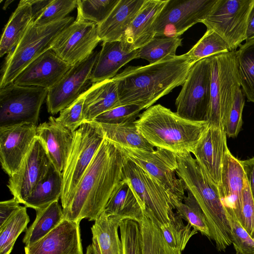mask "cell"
<instances>
[{"instance_id":"obj_1","label":"cell","mask_w":254,"mask_h":254,"mask_svg":"<svg viewBox=\"0 0 254 254\" xmlns=\"http://www.w3.org/2000/svg\"><path fill=\"white\" fill-rule=\"evenodd\" d=\"M128 160L117 144L104 138L63 209L64 218L78 222L83 219L95 221L122 180L123 168Z\"/></svg>"},{"instance_id":"obj_2","label":"cell","mask_w":254,"mask_h":254,"mask_svg":"<svg viewBox=\"0 0 254 254\" xmlns=\"http://www.w3.org/2000/svg\"><path fill=\"white\" fill-rule=\"evenodd\" d=\"M194 63L186 54L168 57L145 66H129L112 79L121 105L134 104L142 109L182 85Z\"/></svg>"},{"instance_id":"obj_3","label":"cell","mask_w":254,"mask_h":254,"mask_svg":"<svg viewBox=\"0 0 254 254\" xmlns=\"http://www.w3.org/2000/svg\"><path fill=\"white\" fill-rule=\"evenodd\" d=\"M138 131L154 147L176 154L192 153L209 123L189 120L160 104L147 108L134 122Z\"/></svg>"},{"instance_id":"obj_4","label":"cell","mask_w":254,"mask_h":254,"mask_svg":"<svg viewBox=\"0 0 254 254\" xmlns=\"http://www.w3.org/2000/svg\"><path fill=\"white\" fill-rule=\"evenodd\" d=\"M176 155L178 177L183 182L185 190L192 193L202 209L209 229L210 239L214 241L218 251L225 252L232 243L230 226L218 185L191 153Z\"/></svg>"},{"instance_id":"obj_5","label":"cell","mask_w":254,"mask_h":254,"mask_svg":"<svg viewBox=\"0 0 254 254\" xmlns=\"http://www.w3.org/2000/svg\"><path fill=\"white\" fill-rule=\"evenodd\" d=\"M73 17L38 26L33 22L15 48L7 55L1 69L0 89L13 82L32 62L51 50L59 34L73 22Z\"/></svg>"},{"instance_id":"obj_6","label":"cell","mask_w":254,"mask_h":254,"mask_svg":"<svg viewBox=\"0 0 254 254\" xmlns=\"http://www.w3.org/2000/svg\"><path fill=\"white\" fill-rule=\"evenodd\" d=\"M209 59L210 100L207 122L210 125L224 127L236 93L241 88L236 51L216 54Z\"/></svg>"},{"instance_id":"obj_7","label":"cell","mask_w":254,"mask_h":254,"mask_svg":"<svg viewBox=\"0 0 254 254\" xmlns=\"http://www.w3.org/2000/svg\"><path fill=\"white\" fill-rule=\"evenodd\" d=\"M104 139L98 124L93 121H84L74 132L73 143L62 173L60 199L63 209L67 205Z\"/></svg>"},{"instance_id":"obj_8","label":"cell","mask_w":254,"mask_h":254,"mask_svg":"<svg viewBox=\"0 0 254 254\" xmlns=\"http://www.w3.org/2000/svg\"><path fill=\"white\" fill-rule=\"evenodd\" d=\"M123 179L130 184L144 213L159 228L170 222L174 209L169 194L159 184L129 159L123 168Z\"/></svg>"},{"instance_id":"obj_9","label":"cell","mask_w":254,"mask_h":254,"mask_svg":"<svg viewBox=\"0 0 254 254\" xmlns=\"http://www.w3.org/2000/svg\"><path fill=\"white\" fill-rule=\"evenodd\" d=\"M117 145L129 160L148 174L165 190L173 206L174 204L183 201L185 190L183 182L176 174L178 166L176 154L160 148L147 151Z\"/></svg>"},{"instance_id":"obj_10","label":"cell","mask_w":254,"mask_h":254,"mask_svg":"<svg viewBox=\"0 0 254 254\" xmlns=\"http://www.w3.org/2000/svg\"><path fill=\"white\" fill-rule=\"evenodd\" d=\"M209 57L195 62L176 100V113L186 119L207 122L210 100Z\"/></svg>"},{"instance_id":"obj_11","label":"cell","mask_w":254,"mask_h":254,"mask_svg":"<svg viewBox=\"0 0 254 254\" xmlns=\"http://www.w3.org/2000/svg\"><path fill=\"white\" fill-rule=\"evenodd\" d=\"M48 90L12 83L0 89V127L30 124L37 126Z\"/></svg>"},{"instance_id":"obj_12","label":"cell","mask_w":254,"mask_h":254,"mask_svg":"<svg viewBox=\"0 0 254 254\" xmlns=\"http://www.w3.org/2000/svg\"><path fill=\"white\" fill-rule=\"evenodd\" d=\"M254 0H217L202 21L207 29L217 33L235 51L246 40L249 16Z\"/></svg>"},{"instance_id":"obj_13","label":"cell","mask_w":254,"mask_h":254,"mask_svg":"<svg viewBox=\"0 0 254 254\" xmlns=\"http://www.w3.org/2000/svg\"><path fill=\"white\" fill-rule=\"evenodd\" d=\"M217 0H168L155 24V37H178L202 22Z\"/></svg>"},{"instance_id":"obj_14","label":"cell","mask_w":254,"mask_h":254,"mask_svg":"<svg viewBox=\"0 0 254 254\" xmlns=\"http://www.w3.org/2000/svg\"><path fill=\"white\" fill-rule=\"evenodd\" d=\"M101 41L95 23L76 19L59 34L51 50L72 66L89 57Z\"/></svg>"},{"instance_id":"obj_15","label":"cell","mask_w":254,"mask_h":254,"mask_svg":"<svg viewBox=\"0 0 254 254\" xmlns=\"http://www.w3.org/2000/svg\"><path fill=\"white\" fill-rule=\"evenodd\" d=\"M99 53L93 52L87 59L72 65L62 79L48 90L46 104L49 113L57 114L85 91Z\"/></svg>"},{"instance_id":"obj_16","label":"cell","mask_w":254,"mask_h":254,"mask_svg":"<svg viewBox=\"0 0 254 254\" xmlns=\"http://www.w3.org/2000/svg\"><path fill=\"white\" fill-rule=\"evenodd\" d=\"M51 164L45 146L36 136L18 170L9 178L7 187L13 197L23 204L45 176Z\"/></svg>"},{"instance_id":"obj_17","label":"cell","mask_w":254,"mask_h":254,"mask_svg":"<svg viewBox=\"0 0 254 254\" xmlns=\"http://www.w3.org/2000/svg\"><path fill=\"white\" fill-rule=\"evenodd\" d=\"M37 126L24 124L0 127V161L9 177L16 172L32 146Z\"/></svg>"},{"instance_id":"obj_18","label":"cell","mask_w":254,"mask_h":254,"mask_svg":"<svg viewBox=\"0 0 254 254\" xmlns=\"http://www.w3.org/2000/svg\"><path fill=\"white\" fill-rule=\"evenodd\" d=\"M25 254H83L80 222L64 219L47 235L25 246Z\"/></svg>"},{"instance_id":"obj_19","label":"cell","mask_w":254,"mask_h":254,"mask_svg":"<svg viewBox=\"0 0 254 254\" xmlns=\"http://www.w3.org/2000/svg\"><path fill=\"white\" fill-rule=\"evenodd\" d=\"M226 136L223 126L209 124L192 153L209 177L217 185L220 183L224 154L228 149Z\"/></svg>"},{"instance_id":"obj_20","label":"cell","mask_w":254,"mask_h":254,"mask_svg":"<svg viewBox=\"0 0 254 254\" xmlns=\"http://www.w3.org/2000/svg\"><path fill=\"white\" fill-rule=\"evenodd\" d=\"M72 66L61 60L51 49L29 64L15 78L20 86L53 87Z\"/></svg>"},{"instance_id":"obj_21","label":"cell","mask_w":254,"mask_h":254,"mask_svg":"<svg viewBox=\"0 0 254 254\" xmlns=\"http://www.w3.org/2000/svg\"><path fill=\"white\" fill-rule=\"evenodd\" d=\"M245 176L240 160L233 155L227 149L224 154L221 181L218 187L220 198L226 212H233L240 223Z\"/></svg>"},{"instance_id":"obj_22","label":"cell","mask_w":254,"mask_h":254,"mask_svg":"<svg viewBox=\"0 0 254 254\" xmlns=\"http://www.w3.org/2000/svg\"><path fill=\"white\" fill-rule=\"evenodd\" d=\"M36 133L52 164L62 174L73 143L74 132L60 124L56 118L51 116L48 121L37 126Z\"/></svg>"},{"instance_id":"obj_23","label":"cell","mask_w":254,"mask_h":254,"mask_svg":"<svg viewBox=\"0 0 254 254\" xmlns=\"http://www.w3.org/2000/svg\"><path fill=\"white\" fill-rule=\"evenodd\" d=\"M167 1L145 0L121 41L126 49H139L155 37L156 20Z\"/></svg>"},{"instance_id":"obj_24","label":"cell","mask_w":254,"mask_h":254,"mask_svg":"<svg viewBox=\"0 0 254 254\" xmlns=\"http://www.w3.org/2000/svg\"><path fill=\"white\" fill-rule=\"evenodd\" d=\"M137 51L127 50L121 41L103 42L91 72L90 82L94 84L113 78L122 66L137 59Z\"/></svg>"},{"instance_id":"obj_25","label":"cell","mask_w":254,"mask_h":254,"mask_svg":"<svg viewBox=\"0 0 254 254\" xmlns=\"http://www.w3.org/2000/svg\"><path fill=\"white\" fill-rule=\"evenodd\" d=\"M145 0H120L107 19L97 25L103 42L121 41Z\"/></svg>"},{"instance_id":"obj_26","label":"cell","mask_w":254,"mask_h":254,"mask_svg":"<svg viewBox=\"0 0 254 254\" xmlns=\"http://www.w3.org/2000/svg\"><path fill=\"white\" fill-rule=\"evenodd\" d=\"M121 106L117 86L112 79L94 83L86 90L83 109L84 121Z\"/></svg>"},{"instance_id":"obj_27","label":"cell","mask_w":254,"mask_h":254,"mask_svg":"<svg viewBox=\"0 0 254 254\" xmlns=\"http://www.w3.org/2000/svg\"><path fill=\"white\" fill-rule=\"evenodd\" d=\"M111 216L123 220H132L139 223L144 216L142 207L129 183L120 182L103 211Z\"/></svg>"},{"instance_id":"obj_28","label":"cell","mask_w":254,"mask_h":254,"mask_svg":"<svg viewBox=\"0 0 254 254\" xmlns=\"http://www.w3.org/2000/svg\"><path fill=\"white\" fill-rule=\"evenodd\" d=\"M33 21L29 0H21L5 26L0 42V56L9 53L23 36Z\"/></svg>"},{"instance_id":"obj_29","label":"cell","mask_w":254,"mask_h":254,"mask_svg":"<svg viewBox=\"0 0 254 254\" xmlns=\"http://www.w3.org/2000/svg\"><path fill=\"white\" fill-rule=\"evenodd\" d=\"M123 220L103 211L94 221L91 227L92 238L96 240L101 254H123L119 235V229Z\"/></svg>"},{"instance_id":"obj_30","label":"cell","mask_w":254,"mask_h":254,"mask_svg":"<svg viewBox=\"0 0 254 254\" xmlns=\"http://www.w3.org/2000/svg\"><path fill=\"white\" fill-rule=\"evenodd\" d=\"M63 187L62 174L51 164L43 179L37 184L23 204L35 210L44 208L61 198Z\"/></svg>"},{"instance_id":"obj_31","label":"cell","mask_w":254,"mask_h":254,"mask_svg":"<svg viewBox=\"0 0 254 254\" xmlns=\"http://www.w3.org/2000/svg\"><path fill=\"white\" fill-rule=\"evenodd\" d=\"M97 124L104 137L120 146L147 151L155 150L138 131L134 122L118 125Z\"/></svg>"},{"instance_id":"obj_32","label":"cell","mask_w":254,"mask_h":254,"mask_svg":"<svg viewBox=\"0 0 254 254\" xmlns=\"http://www.w3.org/2000/svg\"><path fill=\"white\" fill-rule=\"evenodd\" d=\"M36 218L25 232L23 243L33 244L47 235L64 219L62 206L55 201L47 207L35 210Z\"/></svg>"},{"instance_id":"obj_33","label":"cell","mask_w":254,"mask_h":254,"mask_svg":"<svg viewBox=\"0 0 254 254\" xmlns=\"http://www.w3.org/2000/svg\"><path fill=\"white\" fill-rule=\"evenodd\" d=\"M236 55L241 89L247 101L254 103V39L241 45Z\"/></svg>"},{"instance_id":"obj_34","label":"cell","mask_w":254,"mask_h":254,"mask_svg":"<svg viewBox=\"0 0 254 254\" xmlns=\"http://www.w3.org/2000/svg\"><path fill=\"white\" fill-rule=\"evenodd\" d=\"M163 237L174 254H182L190 238L198 232L175 212L170 221L160 227Z\"/></svg>"},{"instance_id":"obj_35","label":"cell","mask_w":254,"mask_h":254,"mask_svg":"<svg viewBox=\"0 0 254 254\" xmlns=\"http://www.w3.org/2000/svg\"><path fill=\"white\" fill-rule=\"evenodd\" d=\"M26 206H21L0 227V254H10L18 236L27 230L30 221Z\"/></svg>"},{"instance_id":"obj_36","label":"cell","mask_w":254,"mask_h":254,"mask_svg":"<svg viewBox=\"0 0 254 254\" xmlns=\"http://www.w3.org/2000/svg\"><path fill=\"white\" fill-rule=\"evenodd\" d=\"M182 202L173 205L176 213L197 232L210 239V234L205 216L198 203L188 190Z\"/></svg>"},{"instance_id":"obj_37","label":"cell","mask_w":254,"mask_h":254,"mask_svg":"<svg viewBox=\"0 0 254 254\" xmlns=\"http://www.w3.org/2000/svg\"><path fill=\"white\" fill-rule=\"evenodd\" d=\"M143 254H174L159 227L146 213L139 223Z\"/></svg>"},{"instance_id":"obj_38","label":"cell","mask_w":254,"mask_h":254,"mask_svg":"<svg viewBox=\"0 0 254 254\" xmlns=\"http://www.w3.org/2000/svg\"><path fill=\"white\" fill-rule=\"evenodd\" d=\"M182 39L178 37H154L149 42L138 49L137 59H142L149 64L168 57L176 56L177 48L182 45Z\"/></svg>"},{"instance_id":"obj_39","label":"cell","mask_w":254,"mask_h":254,"mask_svg":"<svg viewBox=\"0 0 254 254\" xmlns=\"http://www.w3.org/2000/svg\"><path fill=\"white\" fill-rule=\"evenodd\" d=\"M120 0H78L76 19L95 23L99 25L109 16Z\"/></svg>"},{"instance_id":"obj_40","label":"cell","mask_w":254,"mask_h":254,"mask_svg":"<svg viewBox=\"0 0 254 254\" xmlns=\"http://www.w3.org/2000/svg\"><path fill=\"white\" fill-rule=\"evenodd\" d=\"M229 51L228 46L224 40L213 30L207 29L201 38L186 54L195 63L213 55Z\"/></svg>"},{"instance_id":"obj_41","label":"cell","mask_w":254,"mask_h":254,"mask_svg":"<svg viewBox=\"0 0 254 254\" xmlns=\"http://www.w3.org/2000/svg\"><path fill=\"white\" fill-rule=\"evenodd\" d=\"M119 230L123 254H143L139 223L129 219L123 220Z\"/></svg>"},{"instance_id":"obj_42","label":"cell","mask_w":254,"mask_h":254,"mask_svg":"<svg viewBox=\"0 0 254 254\" xmlns=\"http://www.w3.org/2000/svg\"><path fill=\"white\" fill-rule=\"evenodd\" d=\"M226 213L230 226L232 243L236 254H254V240L233 212L227 211Z\"/></svg>"},{"instance_id":"obj_43","label":"cell","mask_w":254,"mask_h":254,"mask_svg":"<svg viewBox=\"0 0 254 254\" xmlns=\"http://www.w3.org/2000/svg\"><path fill=\"white\" fill-rule=\"evenodd\" d=\"M142 110L140 106L134 104L121 105L100 114L93 121L113 125L133 122Z\"/></svg>"},{"instance_id":"obj_44","label":"cell","mask_w":254,"mask_h":254,"mask_svg":"<svg viewBox=\"0 0 254 254\" xmlns=\"http://www.w3.org/2000/svg\"><path fill=\"white\" fill-rule=\"evenodd\" d=\"M86 90L71 104L61 110L59 117L56 118L58 123L72 132L84 122L83 109Z\"/></svg>"},{"instance_id":"obj_45","label":"cell","mask_w":254,"mask_h":254,"mask_svg":"<svg viewBox=\"0 0 254 254\" xmlns=\"http://www.w3.org/2000/svg\"><path fill=\"white\" fill-rule=\"evenodd\" d=\"M77 7L76 0H53L43 12L33 21L36 25L41 26L62 20Z\"/></svg>"},{"instance_id":"obj_46","label":"cell","mask_w":254,"mask_h":254,"mask_svg":"<svg viewBox=\"0 0 254 254\" xmlns=\"http://www.w3.org/2000/svg\"><path fill=\"white\" fill-rule=\"evenodd\" d=\"M245 98L241 88L236 93L233 104L224 123V130L229 137H236L241 130L243 124V111Z\"/></svg>"},{"instance_id":"obj_47","label":"cell","mask_w":254,"mask_h":254,"mask_svg":"<svg viewBox=\"0 0 254 254\" xmlns=\"http://www.w3.org/2000/svg\"><path fill=\"white\" fill-rule=\"evenodd\" d=\"M241 223L254 240V199L246 176L244 179Z\"/></svg>"},{"instance_id":"obj_48","label":"cell","mask_w":254,"mask_h":254,"mask_svg":"<svg viewBox=\"0 0 254 254\" xmlns=\"http://www.w3.org/2000/svg\"><path fill=\"white\" fill-rule=\"evenodd\" d=\"M14 197L0 202V227L3 225L18 210L21 206Z\"/></svg>"},{"instance_id":"obj_49","label":"cell","mask_w":254,"mask_h":254,"mask_svg":"<svg viewBox=\"0 0 254 254\" xmlns=\"http://www.w3.org/2000/svg\"><path fill=\"white\" fill-rule=\"evenodd\" d=\"M254 199V157L240 160Z\"/></svg>"},{"instance_id":"obj_50","label":"cell","mask_w":254,"mask_h":254,"mask_svg":"<svg viewBox=\"0 0 254 254\" xmlns=\"http://www.w3.org/2000/svg\"><path fill=\"white\" fill-rule=\"evenodd\" d=\"M53 0H29L31 6L33 21L38 18Z\"/></svg>"},{"instance_id":"obj_51","label":"cell","mask_w":254,"mask_h":254,"mask_svg":"<svg viewBox=\"0 0 254 254\" xmlns=\"http://www.w3.org/2000/svg\"><path fill=\"white\" fill-rule=\"evenodd\" d=\"M253 39H254V3L248 18L245 41Z\"/></svg>"},{"instance_id":"obj_52","label":"cell","mask_w":254,"mask_h":254,"mask_svg":"<svg viewBox=\"0 0 254 254\" xmlns=\"http://www.w3.org/2000/svg\"><path fill=\"white\" fill-rule=\"evenodd\" d=\"M92 244L93 245L94 254H101L97 241L93 238H92Z\"/></svg>"},{"instance_id":"obj_53","label":"cell","mask_w":254,"mask_h":254,"mask_svg":"<svg viewBox=\"0 0 254 254\" xmlns=\"http://www.w3.org/2000/svg\"><path fill=\"white\" fill-rule=\"evenodd\" d=\"M85 254H94L93 247L92 244L87 247Z\"/></svg>"},{"instance_id":"obj_54","label":"cell","mask_w":254,"mask_h":254,"mask_svg":"<svg viewBox=\"0 0 254 254\" xmlns=\"http://www.w3.org/2000/svg\"><path fill=\"white\" fill-rule=\"evenodd\" d=\"M12 2V0H6L4 4V6L3 7V9H5L8 6V5L11 3Z\"/></svg>"}]
</instances>
